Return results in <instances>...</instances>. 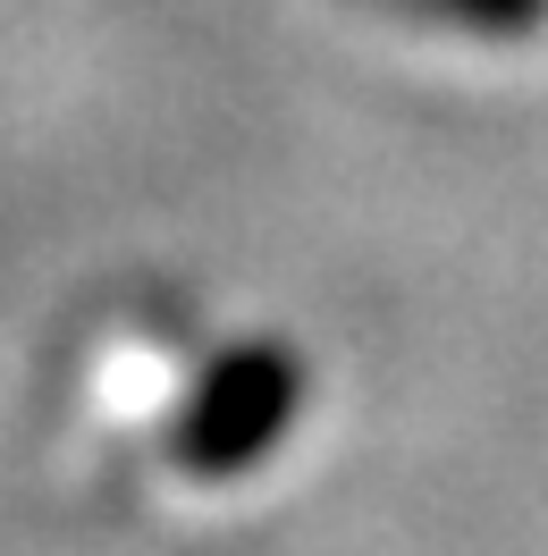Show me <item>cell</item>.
Segmentation results:
<instances>
[{"label": "cell", "instance_id": "1", "mask_svg": "<svg viewBox=\"0 0 548 556\" xmlns=\"http://www.w3.org/2000/svg\"><path fill=\"white\" fill-rule=\"evenodd\" d=\"M220 405H211L203 421V455H237L245 439H262L278 421V396H287V371H278L271 354H245V363H228L220 371V388H211Z\"/></svg>", "mask_w": 548, "mask_h": 556}, {"label": "cell", "instance_id": "2", "mask_svg": "<svg viewBox=\"0 0 548 556\" xmlns=\"http://www.w3.org/2000/svg\"><path fill=\"white\" fill-rule=\"evenodd\" d=\"M379 9L439 17V26H473V35H523V26L548 17V0H379Z\"/></svg>", "mask_w": 548, "mask_h": 556}]
</instances>
